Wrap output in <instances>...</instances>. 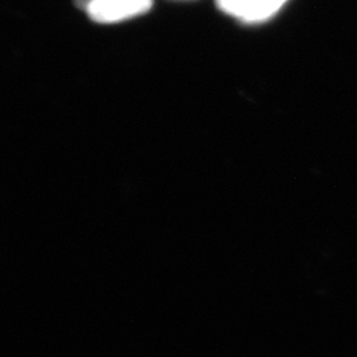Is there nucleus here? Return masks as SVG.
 I'll use <instances>...</instances> for the list:
<instances>
[{"instance_id": "nucleus-3", "label": "nucleus", "mask_w": 357, "mask_h": 357, "mask_svg": "<svg viewBox=\"0 0 357 357\" xmlns=\"http://www.w3.org/2000/svg\"><path fill=\"white\" fill-rule=\"evenodd\" d=\"M220 10L242 20L253 0H215Z\"/></svg>"}, {"instance_id": "nucleus-1", "label": "nucleus", "mask_w": 357, "mask_h": 357, "mask_svg": "<svg viewBox=\"0 0 357 357\" xmlns=\"http://www.w3.org/2000/svg\"><path fill=\"white\" fill-rule=\"evenodd\" d=\"M91 21L100 24H115L147 13L153 0H75Z\"/></svg>"}, {"instance_id": "nucleus-2", "label": "nucleus", "mask_w": 357, "mask_h": 357, "mask_svg": "<svg viewBox=\"0 0 357 357\" xmlns=\"http://www.w3.org/2000/svg\"><path fill=\"white\" fill-rule=\"evenodd\" d=\"M287 0H253L242 20L245 22H259L277 13Z\"/></svg>"}]
</instances>
